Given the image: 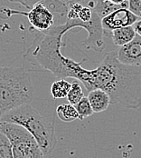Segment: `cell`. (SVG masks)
<instances>
[{
	"mask_svg": "<svg viewBox=\"0 0 141 158\" xmlns=\"http://www.w3.org/2000/svg\"><path fill=\"white\" fill-rule=\"evenodd\" d=\"M73 78L81 82L90 92L101 89L110 95L111 105H120L130 109L141 106V66L121 64L117 51L108 53L95 69H86L81 64Z\"/></svg>",
	"mask_w": 141,
	"mask_h": 158,
	"instance_id": "cell-1",
	"label": "cell"
},
{
	"mask_svg": "<svg viewBox=\"0 0 141 158\" xmlns=\"http://www.w3.org/2000/svg\"><path fill=\"white\" fill-rule=\"evenodd\" d=\"M0 122L16 124L26 129L36 140L45 156L51 154L56 145L57 138L53 125L29 105L3 114Z\"/></svg>",
	"mask_w": 141,
	"mask_h": 158,
	"instance_id": "cell-2",
	"label": "cell"
},
{
	"mask_svg": "<svg viewBox=\"0 0 141 158\" xmlns=\"http://www.w3.org/2000/svg\"><path fill=\"white\" fill-rule=\"evenodd\" d=\"M33 95L31 77L24 68L0 66V108L4 114L29 105Z\"/></svg>",
	"mask_w": 141,
	"mask_h": 158,
	"instance_id": "cell-3",
	"label": "cell"
},
{
	"mask_svg": "<svg viewBox=\"0 0 141 158\" xmlns=\"http://www.w3.org/2000/svg\"><path fill=\"white\" fill-rule=\"evenodd\" d=\"M68 10L69 7L60 0H42L25 15L36 31L45 33L64 25L68 20Z\"/></svg>",
	"mask_w": 141,
	"mask_h": 158,
	"instance_id": "cell-4",
	"label": "cell"
},
{
	"mask_svg": "<svg viewBox=\"0 0 141 158\" xmlns=\"http://www.w3.org/2000/svg\"><path fill=\"white\" fill-rule=\"evenodd\" d=\"M0 132L11 143L14 158H44L45 154L31 134L21 126L0 122Z\"/></svg>",
	"mask_w": 141,
	"mask_h": 158,
	"instance_id": "cell-5",
	"label": "cell"
},
{
	"mask_svg": "<svg viewBox=\"0 0 141 158\" xmlns=\"http://www.w3.org/2000/svg\"><path fill=\"white\" fill-rule=\"evenodd\" d=\"M139 19V17L131 13L127 8H119L101 19L103 34L110 36V34L114 29L131 27Z\"/></svg>",
	"mask_w": 141,
	"mask_h": 158,
	"instance_id": "cell-6",
	"label": "cell"
},
{
	"mask_svg": "<svg viewBox=\"0 0 141 158\" xmlns=\"http://www.w3.org/2000/svg\"><path fill=\"white\" fill-rule=\"evenodd\" d=\"M119 61L125 65L141 66V36L136 37L127 45L117 51Z\"/></svg>",
	"mask_w": 141,
	"mask_h": 158,
	"instance_id": "cell-7",
	"label": "cell"
},
{
	"mask_svg": "<svg viewBox=\"0 0 141 158\" xmlns=\"http://www.w3.org/2000/svg\"><path fill=\"white\" fill-rule=\"evenodd\" d=\"M87 97L94 113L104 112L110 106V95L101 89H94L90 91Z\"/></svg>",
	"mask_w": 141,
	"mask_h": 158,
	"instance_id": "cell-8",
	"label": "cell"
},
{
	"mask_svg": "<svg viewBox=\"0 0 141 158\" xmlns=\"http://www.w3.org/2000/svg\"><path fill=\"white\" fill-rule=\"evenodd\" d=\"M136 35L137 34L134 30V27L133 26H131L114 29L113 31H111L109 37L111 38L115 46L121 48L130 43L136 37Z\"/></svg>",
	"mask_w": 141,
	"mask_h": 158,
	"instance_id": "cell-9",
	"label": "cell"
},
{
	"mask_svg": "<svg viewBox=\"0 0 141 158\" xmlns=\"http://www.w3.org/2000/svg\"><path fill=\"white\" fill-rule=\"evenodd\" d=\"M119 8H127L128 9V3L125 2L122 5L117 6V5L112 4L110 0H97L96 5L92 9V11L94 13H96L100 19H102L103 17L110 15V13H112Z\"/></svg>",
	"mask_w": 141,
	"mask_h": 158,
	"instance_id": "cell-10",
	"label": "cell"
},
{
	"mask_svg": "<svg viewBox=\"0 0 141 158\" xmlns=\"http://www.w3.org/2000/svg\"><path fill=\"white\" fill-rule=\"evenodd\" d=\"M56 114L60 120L66 123L75 121L79 118L75 106L71 104H63L58 106L56 108Z\"/></svg>",
	"mask_w": 141,
	"mask_h": 158,
	"instance_id": "cell-11",
	"label": "cell"
},
{
	"mask_svg": "<svg viewBox=\"0 0 141 158\" xmlns=\"http://www.w3.org/2000/svg\"><path fill=\"white\" fill-rule=\"evenodd\" d=\"M72 84L65 79H59L53 83L51 86V94L54 99L66 98L71 89Z\"/></svg>",
	"mask_w": 141,
	"mask_h": 158,
	"instance_id": "cell-12",
	"label": "cell"
},
{
	"mask_svg": "<svg viewBox=\"0 0 141 158\" xmlns=\"http://www.w3.org/2000/svg\"><path fill=\"white\" fill-rule=\"evenodd\" d=\"M84 96L85 95H84L83 90H82V88H81V86L80 85V82L78 80H74L72 83L71 89H70L68 95L66 97L69 104H71L72 106H76Z\"/></svg>",
	"mask_w": 141,
	"mask_h": 158,
	"instance_id": "cell-13",
	"label": "cell"
},
{
	"mask_svg": "<svg viewBox=\"0 0 141 158\" xmlns=\"http://www.w3.org/2000/svg\"><path fill=\"white\" fill-rule=\"evenodd\" d=\"M76 111L78 113L79 115V120L82 121L84 120L85 118L89 117V116H92L93 114V110H92V107L88 100V97L87 96H84L76 106H74Z\"/></svg>",
	"mask_w": 141,
	"mask_h": 158,
	"instance_id": "cell-14",
	"label": "cell"
},
{
	"mask_svg": "<svg viewBox=\"0 0 141 158\" xmlns=\"http://www.w3.org/2000/svg\"><path fill=\"white\" fill-rule=\"evenodd\" d=\"M0 158H14L9 139L0 132Z\"/></svg>",
	"mask_w": 141,
	"mask_h": 158,
	"instance_id": "cell-15",
	"label": "cell"
},
{
	"mask_svg": "<svg viewBox=\"0 0 141 158\" xmlns=\"http://www.w3.org/2000/svg\"><path fill=\"white\" fill-rule=\"evenodd\" d=\"M60 1L63 2L68 7L74 4H80V5L89 7L91 9H93L95 5H96V2H97V0H60Z\"/></svg>",
	"mask_w": 141,
	"mask_h": 158,
	"instance_id": "cell-16",
	"label": "cell"
},
{
	"mask_svg": "<svg viewBox=\"0 0 141 158\" xmlns=\"http://www.w3.org/2000/svg\"><path fill=\"white\" fill-rule=\"evenodd\" d=\"M92 16H93L92 9L86 7V6H82L78 13V19L81 20L82 22H85V23L90 22L92 20Z\"/></svg>",
	"mask_w": 141,
	"mask_h": 158,
	"instance_id": "cell-17",
	"label": "cell"
},
{
	"mask_svg": "<svg viewBox=\"0 0 141 158\" xmlns=\"http://www.w3.org/2000/svg\"><path fill=\"white\" fill-rule=\"evenodd\" d=\"M128 10L141 19V0H128Z\"/></svg>",
	"mask_w": 141,
	"mask_h": 158,
	"instance_id": "cell-18",
	"label": "cell"
},
{
	"mask_svg": "<svg viewBox=\"0 0 141 158\" xmlns=\"http://www.w3.org/2000/svg\"><path fill=\"white\" fill-rule=\"evenodd\" d=\"M9 1L14 2V3L21 4V5L24 6L25 7H26V8H28V9H31L32 7H33L35 4L39 3V2L42 1V0H9Z\"/></svg>",
	"mask_w": 141,
	"mask_h": 158,
	"instance_id": "cell-19",
	"label": "cell"
},
{
	"mask_svg": "<svg viewBox=\"0 0 141 158\" xmlns=\"http://www.w3.org/2000/svg\"><path fill=\"white\" fill-rule=\"evenodd\" d=\"M133 27H134V30L136 32L137 35L141 36V19L138 20V21L133 25Z\"/></svg>",
	"mask_w": 141,
	"mask_h": 158,
	"instance_id": "cell-20",
	"label": "cell"
},
{
	"mask_svg": "<svg viewBox=\"0 0 141 158\" xmlns=\"http://www.w3.org/2000/svg\"><path fill=\"white\" fill-rule=\"evenodd\" d=\"M110 2L114 5H117V6H119V5H122L124 4L125 2H127V0H110Z\"/></svg>",
	"mask_w": 141,
	"mask_h": 158,
	"instance_id": "cell-21",
	"label": "cell"
},
{
	"mask_svg": "<svg viewBox=\"0 0 141 158\" xmlns=\"http://www.w3.org/2000/svg\"><path fill=\"white\" fill-rule=\"evenodd\" d=\"M3 112H2V110H1V108H0V120H1V118H2V115H3Z\"/></svg>",
	"mask_w": 141,
	"mask_h": 158,
	"instance_id": "cell-22",
	"label": "cell"
},
{
	"mask_svg": "<svg viewBox=\"0 0 141 158\" xmlns=\"http://www.w3.org/2000/svg\"><path fill=\"white\" fill-rule=\"evenodd\" d=\"M127 1H128V0H127Z\"/></svg>",
	"mask_w": 141,
	"mask_h": 158,
	"instance_id": "cell-23",
	"label": "cell"
}]
</instances>
